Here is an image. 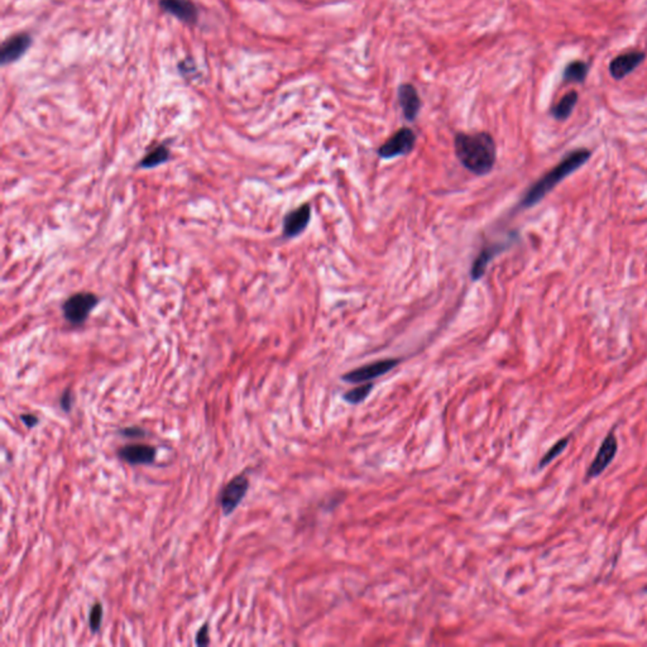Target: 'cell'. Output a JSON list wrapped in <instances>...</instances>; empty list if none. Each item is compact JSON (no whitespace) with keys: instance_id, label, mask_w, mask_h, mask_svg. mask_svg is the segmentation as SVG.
Segmentation results:
<instances>
[{"instance_id":"7a4b0ae2","label":"cell","mask_w":647,"mask_h":647,"mask_svg":"<svg viewBox=\"0 0 647 647\" xmlns=\"http://www.w3.org/2000/svg\"><path fill=\"white\" fill-rule=\"evenodd\" d=\"M590 156H592V152L587 148H578V150L569 152L557 166H554L548 172L542 175L539 180L530 186L526 194L522 197L519 206L524 209H528V208H532L536 203H540L542 199L557 188L560 182H563L568 176H570L572 173L579 170L581 166L588 162Z\"/></svg>"},{"instance_id":"9c48e42d","label":"cell","mask_w":647,"mask_h":647,"mask_svg":"<svg viewBox=\"0 0 647 647\" xmlns=\"http://www.w3.org/2000/svg\"><path fill=\"white\" fill-rule=\"evenodd\" d=\"M311 206L303 203L300 208L290 211L283 219V235L286 238H295L303 233L311 220Z\"/></svg>"},{"instance_id":"7c38bea8","label":"cell","mask_w":647,"mask_h":647,"mask_svg":"<svg viewBox=\"0 0 647 647\" xmlns=\"http://www.w3.org/2000/svg\"><path fill=\"white\" fill-rule=\"evenodd\" d=\"M30 45V37L26 33L17 34L14 37L9 38L1 46L0 60L1 63H10L22 57L24 52L28 50Z\"/></svg>"},{"instance_id":"277c9868","label":"cell","mask_w":647,"mask_h":647,"mask_svg":"<svg viewBox=\"0 0 647 647\" xmlns=\"http://www.w3.org/2000/svg\"><path fill=\"white\" fill-rule=\"evenodd\" d=\"M416 139L417 138L412 129L406 128V127L399 129L378 148L377 153L382 159L407 156L414 150Z\"/></svg>"},{"instance_id":"3957f363","label":"cell","mask_w":647,"mask_h":647,"mask_svg":"<svg viewBox=\"0 0 647 647\" xmlns=\"http://www.w3.org/2000/svg\"><path fill=\"white\" fill-rule=\"evenodd\" d=\"M99 302L100 299L92 292H77L63 302V317L72 325H81L90 317L91 311L98 306Z\"/></svg>"},{"instance_id":"4fadbf2b","label":"cell","mask_w":647,"mask_h":647,"mask_svg":"<svg viewBox=\"0 0 647 647\" xmlns=\"http://www.w3.org/2000/svg\"><path fill=\"white\" fill-rule=\"evenodd\" d=\"M161 7L183 22L194 23L197 19V9L188 0H161Z\"/></svg>"},{"instance_id":"5bb4252c","label":"cell","mask_w":647,"mask_h":647,"mask_svg":"<svg viewBox=\"0 0 647 647\" xmlns=\"http://www.w3.org/2000/svg\"><path fill=\"white\" fill-rule=\"evenodd\" d=\"M506 247H507L506 244H493V246H489V247L482 249L481 253L477 256L475 262L472 264V270H470L472 279L478 281V279H482L484 273L487 271V268H488L489 262L498 253H501L504 249H506Z\"/></svg>"},{"instance_id":"603a6c76","label":"cell","mask_w":647,"mask_h":647,"mask_svg":"<svg viewBox=\"0 0 647 647\" xmlns=\"http://www.w3.org/2000/svg\"><path fill=\"white\" fill-rule=\"evenodd\" d=\"M119 434H121V437H144L147 432L142 428L132 426V428H124V429L119 430Z\"/></svg>"},{"instance_id":"cb8c5ba5","label":"cell","mask_w":647,"mask_h":647,"mask_svg":"<svg viewBox=\"0 0 647 647\" xmlns=\"http://www.w3.org/2000/svg\"><path fill=\"white\" fill-rule=\"evenodd\" d=\"M21 420L24 422V425L28 428V429H33L36 425H37L39 419H38L36 415L32 414H24L21 415Z\"/></svg>"},{"instance_id":"52a82bcc","label":"cell","mask_w":647,"mask_h":647,"mask_svg":"<svg viewBox=\"0 0 647 647\" xmlns=\"http://www.w3.org/2000/svg\"><path fill=\"white\" fill-rule=\"evenodd\" d=\"M618 450V443L617 439H616V435L613 432L608 434L606 439L603 440L602 444L599 446L598 449V452L595 455V459L590 463V466L588 468L587 470V478L588 479H592V478H595V477H599L602 475L603 472L607 469V467L610 466L612 463V460L615 459L616 454H617Z\"/></svg>"},{"instance_id":"2e32d148","label":"cell","mask_w":647,"mask_h":647,"mask_svg":"<svg viewBox=\"0 0 647 647\" xmlns=\"http://www.w3.org/2000/svg\"><path fill=\"white\" fill-rule=\"evenodd\" d=\"M589 65L581 60L569 62L563 72V81L565 83H583L587 79Z\"/></svg>"},{"instance_id":"44dd1931","label":"cell","mask_w":647,"mask_h":647,"mask_svg":"<svg viewBox=\"0 0 647 647\" xmlns=\"http://www.w3.org/2000/svg\"><path fill=\"white\" fill-rule=\"evenodd\" d=\"M72 404H74V393L71 388L65 390L60 399V406L65 412H70L72 410Z\"/></svg>"},{"instance_id":"8fae6325","label":"cell","mask_w":647,"mask_h":647,"mask_svg":"<svg viewBox=\"0 0 647 647\" xmlns=\"http://www.w3.org/2000/svg\"><path fill=\"white\" fill-rule=\"evenodd\" d=\"M399 101L407 121H414L421 108L419 92L411 83H402L399 88Z\"/></svg>"},{"instance_id":"ba28073f","label":"cell","mask_w":647,"mask_h":647,"mask_svg":"<svg viewBox=\"0 0 647 647\" xmlns=\"http://www.w3.org/2000/svg\"><path fill=\"white\" fill-rule=\"evenodd\" d=\"M646 59L645 52L641 51H631V52L618 54L610 62V74L616 81H621L626 76L633 74L636 68L642 65Z\"/></svg>"},{"instance_id":"ffe728a7","label":"cell","mask_w":647,"mask_h":647,"mask_svg":"<svg viewBox=\"0 0 647 647\" xmlns=\"http://www.w3.org/2000/svg\"><path fill=\"white\" fill-rule=\"evenodd\" d=\"M103 604L101 603H95L89 613V627L91 633H97L100 630L101 621H103Z\"/></svg>"},{"instance_id":"6da1fadb","label":"cell","mask_w":647,"mask_h":647,"mask_svg":"<svg viewBox=\"0 0 647 647\" xmlns=\"http://www.w3.org/2000/svg\"><path fill=\"white\" fill-rule=\"evenodd\" d=\"M454 150L463 167L477 176L488 175L496 163V142L486 132L458 133L454 139Z\"/></svg>"},{"instance_id":"e0dca14e","label":"cell","mask_w":647,"mask_h":647,"mask_svg":"<svg viewBox=\"0 0 647 647\" xmlns=\"http://www.w3.org/2000/svg\"><path fill=\"white\" fill-rule=\"evenodd\" d=\"M170 156H171V151L163 146H157L155 147L153 150L148 152L143 159L139 161L138 163V168H153V167H157L159 165H163L166 163L168 159H170Z\"/></svg>"},{"instance_id":"9a60e30c","label":"cell","mask_w":647,"mask_h":647,"mask_svg":"<svg viewBox=\"0 0 647 647\" xmlns=\"http://www.w3.org/2000/svg\"><path fill=\"white\" fill-rule=\"evenodd\" d=\"M579 95L577 91H570L565 94L557 106L551 109V115L559 121H566L572 115L574 108L578 103Z\"/></svg>"},{"instance_id":"7402d4cb","label":"cell","mask_w":647,"mask_h":647,"mask_svg":"<svg viewBox=\"0 0 647 647\" xmlns=\"http://www.w3.org/2000/svg\"><path fill=\"white\" fill-rule=\"evenodd\" d=\"M210 639H209V625L203 624L200 630L196 633V645L199 646H206L209 645Z\"/></svg>"},{"instance_id":"30bf717a","label":"cell","mask_w":647,"mask_h":647,"mask_svg":"<svg viewBox=\"0 0 647 647\" xmlns=\"http://www.w3.org/2000/svg\"><path fill=\"white\" fill-rule=\"evenodd\" d=\"M156 449L151 445L130 444L118 450L121 460L132 466L152 464L156 460Z\"/></svg>"},{"instance_id":"8992f818","label":"cell","mask_w":647,"mask_h":647,"mask_svg":"<svg viewBox=\"0 0 647 647\" xmlns=\"http://www.w3.org/2000/svg\"><path fill=\"white\" fill-rule=\"evenodd\" d=\"M399 364V359H384V361H373L366 364L363 367L354 369L346 373L343 379L349 384H367L376 378L387 375L392 369L396 368Z\"/></svg>"},{"instance_id":"ac0fdd59","label":"cell","mask_w":647,"mask_h":647,"mask_svg":"<svg viewBox=\"0 0 647 647\" xmlns=\"http://www.w3.org/2000/svg\"><path fill=\"white\" fill-rule=\"evenodd\" d=\"M373 387H375V384L372 382H367V384L355 387L350 391L346 392L343 397H344L346 402H349L352 405H358V404H361L364 399L368 397L369 393L373 391Z\"/></svg>"},{"instance_id":"d6986e66","label":"cell","mask_w":647,"mask_h":647,"mask_svg":"<svg viewBox=\"0 0 647 647\" xmlns=\"http://www.w3.org/2000/svg\"><path fill=\"white\" fill-rule=\"evenodd\" d=\"M569 440H570V437H564V439L559 440L557 444L553 445V446L550 448L549 452H546V454L542 457V459L540 460V468L548 466L550 461H553V460L555 459L557 457H559L561 452H564L565 449H566V446L569 444Z\"/></svg>"},{"instance_id":"5b68a950","label":"cell","mask_w":647,"mask_h":647,"mask_svg":"<svg viewBox=\"0 0 647 647\" xmlns=\"http://www.w3.org/2000/svg\"><path fill=\"white\" fill-rule=\"evenodd\" d=\"M249 481L247 475H237L230 482L226 483V487L220 490L219 495V504L226 516H229L237 510V507L247 495Z\"/></svg>"}]
</instances>
